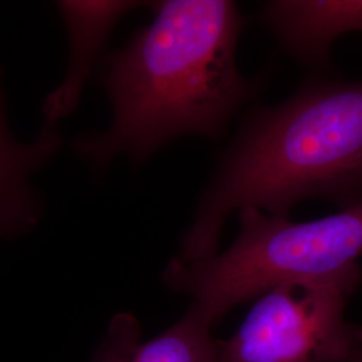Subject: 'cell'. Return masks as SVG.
<instances>
[{
  "mask_svg": "<svg viewBox=\"0 0 362 362\" xmlns=\"http://www.w3.org/2000/svg\"><path fill=\"white\" fill-rule=\"evenodd\" d=\"M258 19L282 52L311 69L330 62L332 45L342 34L362 33V1L274 0L259 8Z\"/></svg>",
  "mask_w": 362,
  "mask_h": 362,
  "instance_id": "obj_5",
  "label": "cell"
},
{
  "mask_svg": "<svg viewBox=\"0 0 362 362\" xmlns=\"http://www.w3.org/2000/svg\"><path fill=\"white\" fill-rule=\"evenodd\" d=\"M140 6V1H58L70 38V64L64 82L45 101V121L58 122L77 107L82 88L113 28Z\"/></svg>",
  "mask_w": 362,
  "mask_h": 362,
  "instance_id": "obj_7",
  "label": "cell"
},
{
  "mask_svg": "<svg viewBox=\"0 0 362 362\" xmlns=\"http://www.w3.org/2000/svg\"><path fill=\"white\" fill-rule=\"evenodd\" d=\"M62 146L57 122L45 121L33 143H19L6 118L0 70V236L15 238L31 231L42 216V202L30 177L45 167Z\"/></svg>",
  "mask_w": 362,
  "mask_h": 362,
  "instance_id": "obj_6",
  "label": "cell"
},
{
  "mask_svg": "<svg viewBox=\"0 0 362 362\" xmlns=\"http://www.w3.org/2000/svg\"><path fill=\"white\" fill-rule=\"evenodd\" d=\"M361 279L354 264L274 286L230 339L216 341L218 362H362V326L344 318Z\"/></svg>",
  "mask_w": 362,
  "mask_h": 362,
  "instance_id": "obj_4",
  "label": "cell"
},
{
  "mask_svg": "<svg viewBox=\"0 0 362 362\" xmlns=\"http://www.w3.org/2000/svg\"><path fill=\"white\" fill-rule=\"evenodd\" d=\"M238 214L240 233L227 251L189 263L173 258L163 274L164 284L192 297L212 325L274 286L333 275L362 255V203L305 221L252 207Z\"/></svg>",
  "mask_w": 362,
  "mask_h": 362,
  "instance_id": "obj_3",
  "label": "cell"
},
{
  "mask_svg": "<svg viewBox=\"0 0 362 362\" xmlns=\"http://www.w3.org/2000/svg\"><path fill=\"white\" fill-rule=\"evenodd\" d=\"M212 324L194 305L177 324L149 341L130 313L117 314L91 362H218Z\"/></svg>",
  "mask_w": 362,
  "mask_h": 362,
  "instance_id": "obj_8",
  "label": "cell"
},
{
  "mask_svg": "<svg viewBox=\"0 0 362 362\" xmlns=\"http://www.w3.org/2000/svg\"><path fill=\"white\" fill-rule=\"evenodd\" d=\"M362 203V81L306 79L288 100L247 117L199 199L176 260L215 257L243 208L288 218L298 203Z\"/></svg>",
  "mask_w": 362,
  "mask_h": 362,
  "instance_id": "obj_2",
  "label": "cell"
},
{
  "mask_svg": "<svg viewBox=\"0 0 362 362\" xmlns=\"http://www.w3.org/2000/svg\"><path fill=\"white\" fill-rule=\"evenodd\" d=\"M152 8L153 22L103 58L112 125L73 144L94 168L119 155L143 163L184 136L216 140L260 90L263 79L243 77L236 65L246 18L233 1L165 0Z\"/></svg>",
  "mask_w": 362,
  "mask_h": 362,
  "instance_id": "obj_1",
  "label": "cell"
}]
</instances>
